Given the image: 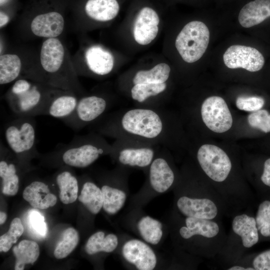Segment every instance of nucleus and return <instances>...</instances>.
I'll list each match as a JSON object with an SVG mask.
<instances>
[{
	"label": "nucleus",
	"instance_id": "obj_39",
	"mask_svg": "<svg viewBox=\"0 0 270 270\" xmlns=\"http://www.w3.org/2000/svg\"><path fill=\"white\" fill-rule=\"evenodd\" d=\"M251 264L254 270H270V249L252 255Z\"/></svg>",
	"mask_w": 270,
	"mask_h": 270
},
{
	"label": "nucleus",
	"instance_id": "obj_7",
	"mask_svg": "<svg viewBox=\"0 0 270 270\" xmlns=\"http://www.w3.org/2000/svg\"><path fill=\"white\" fill-rule=\"evenodd\" d=\"M36 122L32 116H18L5 126L4 136L8 148L22 160L38 154Z\"/></svg>",
	"mask_w": 270,
	"mask_h": 270
},
{
	"label": "nucleus",
	"instance_id": "obj_35",
	"mask_svg": "<svg viewBox=\"0 0 270 270\" xmlns=\"http://www.w3.org/2000/svg\"><path fill=\"white\" fill-rule=\"evenodd\" d=\"M24 228L20 219L16 218L12 221L8 230L0 237V252H7L22 235Z\"/></svg>",
	"mask_w": 270,
	"mask_h": 270
},
{
	"label": "nucleus",
	"instance_id": "obj_6",
	"mask_svg": "<svg viewBox=\"0 0 270 270\" xmlns=\"http://www.w3.org/2000/svg\"><path fill=\"white\" fill-rule=\"evenodd\" d=\"M56 94L44 91L40 86L25 79L16 80L6 100L11 110L18 116L44 115L46 109Z\"/></svg>",
	"mask_w": 270,
	"mask_h": 270
},
{
	"label": "nucleus",
	"instance_id": "obj_31",
	"mask_svg": "<svg viewBox=\"0 0 270 270\" xmlns=\"http://www.w3.org/2000/svg\"><path fill=\"white\" fill-rule=\"evenodd\" d=\"M101 190L103 195L102 208L104 210L110 214H114L118 212L126 200V195L124 192L107 184L102 186Z\"/></svg>",
	"mask_w": 270,
	"mask_h": 270
},
{
	"label": "nucleus",
	"instance_id": "obj_13",
	"mask_svg": "<svg viewBox=\"0 0 270 270\" xmlns=\"http://www.w3.org/2000/svg\"><path fill=\"white\" fill-rule=\"evenodd\" d=\"M225 65L230 68H242L249 72L260 70L264 64V58L256 48L242 45L230 46L223 55Z\"/></svg>",
	"mask_w": 270,
	"mask_h": 270
},
{
	"label": "nucleus",
	"instance_id": "obj_33",
	"mask_svg": "<svg viewBox=\"0 0 270 270\" xmlns=\"http://www.w3.org/2000/svg\"><path fill=\"white\" fill-rule=\"evenodd\" d=\"M79 241L78 232L72 228L65 230L62 238L57 244L54 254L57 259H62L68 256L76 248Z\"/></svg>",
	"mask_w": 270,
	"mask_h": 270
},
{
	"label": "nucleus",
	"instance_id": "obj_4",
	"mask_svg": "<svg viewBox=\"0 0 270 270\" xmlns=\"http://www.w3.org/2000/svg\"><path fill=\"white\" fill-rule=\"evenodd\" d=\"M111 148L112 144L104 136L92 130L75 136L69 143L56 147L48 156L66 166L83 168L92 164L100 156L109 154Z\"/></svg>",
	"mask_w": 270,
	"mask_h": 270
},
{
	"label": "nucleus",
	"instance_id": "obj_30",
	"mask_svg": "<svg viewBox=\"0 0 270 270\" xmlns=\"http://www.w3.org/2000/svg\"><path fill=\"white\" fill-rule=\"evenodd\" d=\"M138 229L144 241L152 244H157L162 234V225L158 220L150 216L142 218L138 223Z\"/></svg>",
	"mask_w": 270,
	"mask_h": 270
},
{
	"label": "nucleus",
	"instance_id": "obj_8",
	"mask_svg": "<svg viewBox=\"0 0 270 270\" xmlns=\"http://www.w3.org/2000/svg\"><path fill=\"white\" fill-rule=\"evenodd\" d=\"M110 155L122 166L148 168L162 146L135 140L120 138L111 144Z\"/></svg>",
	"mask_w": 270,
	"mask_h": 270
},
{
	"label": "nucleus",
	"instance_id": "obj_22",
	"mask_svg": "<svg viewBox=\"0 0 270 270\" xmlns=\"http://www.w3.org/2000/svg\"><path fill=\"white\" fill-rule=\"evenodd\" d=\"M78 100L74 94L56 93L50 101L44 115L65 120L73 114Z\"/></svg>",
	"mask_w": 270,
	"mask_h": 270
},
{
	"label": "nucleus",
	"instance_id": "obj_18",
	"mask_svg": "<svg viewBox=\"0 0 270 270\" xmlns=\"http://www.w3.org/2000/svg\"><path fill=\"white\" fill-rule=\"evenodd\" d=\"M64 50L59 40L48 38L42 44L40 64L46 72L55 74L60 70L64 60Z\"/></svg>",
	"mask_w": 270,
	"mask_h": 270
},
{
	"label": "nucleus",
	"instance_id": "obj_24",
	"mask_svg": "<svg viewBox=\"0 0 270 270\" xmlns=\"http://www.w3.org/2000/svg\"><path fill=\"white\" fill-rule=\"evenodd\" d=\"M0 177L2 179V192L6 196H15L18 190L20 177L18 168L14 162L6 158L0 162Z\"/></svg>",
	"mask_w": 270,
	"mask_h": 270
},
{
	"label": "nucleus",
	"instance_id": "obj_14",
	"mask_svg": "<svg viewBox=\"0 0 270 270\" xmlns=\"http://www.w3.org/2000/svg\"><path fill=\"white\" fill-rule=\"evenodd\" d=\"M122 254L127 262L139 270H152L157 264L154 250L148 244L139 240L127 241L122 248Z\"/></svg>",
	"mask_w": 270,
	"mask_h": 270
},
{
	"label": "nucleus",
	"instance_id": "obj_34",
	"mask_svg": "<svg viewBox=\"0 0 270 270\" xmlns=\"http://www.w3.org/2000/svg\"><path fill=\"white\" fill-rule=\"evenodd\" d=\"M254 218L260 238H270V200H264L258 204Z\"/></svg>",
	"mask_w": 270,
	"mask_h": 270
},
{
	"label": "nucleus",
	"instance_id": "obj_42",
	"mask_svg": "<svg viewBox=\"0 0 270 270\" xmlns=\"http://www.w3.org/2000/svg\"><path fill=\"white\" fill-rule=\"evenodd\" d=\"M9 20L8 16L2 12H0V28L6 25Z\"/></svg>",
	"mask_w": 270,
	"mask_h": 270
},
{
	"label": "nucleus",
	"instance_id": "obj_43",
	"mask_svg": "<svg viewBox=\"0 0 270 270\" xmlns=\"http://www.w3.org/2000/svg\"><path fill=\"white\" fill-rule=\"evenodd\" d=\"M6 218H7L6 214L3 212H0V225H2L5 222L6 220Z\"/></svg>",
	"mask_w": 270,
	"mask_h": 270
},
{
	"label": "nucleus",
	"instance_id": "obj_2",
	"mask_svg": "<svg viewBox=\"0 0 270 270\" xmlns=\"http://www.w3.org/2000/svg\"><path fill=\"white\" fill-rule=\"evenodd\" d=\"M176 192V206L184 216L216 220L228 216L225 202L206 178H183Z\"/></svg>",
	"mask_w": 270,
	"mask_h": 270
},
{
	"label": "nucleus",
	"instance_id": "obj_11",
	"mask_svg": "<svg viewBox=\"0 0 270 270\" xmlns=\"http://www.w3.org/2000/svg\"><path fill=\"white\" fill-rule=\"evenodd\" d=\"M200 114L205 125L215 132H226L232 126L230 112L225 100L220 96L206 98L202 104Z\"/></svg>",
	"mask_w": 270,
	"mask_h": 270
},
{
	"label": "nucleus",
	"instance_id": "obj_32",
	"mask_svg": "<svg viewBox=\"0 0 270 270\" xmlns=\"http://www.w3.org/2000/svg\"><path fill=\"white\" fill-rule=\"evenodd\" d=\"M22 68L20 58L16 54H6L0 57V84H4L16 80Z\"/></svg>",
	"mask_w": 270,
	"mask_h": 270
},
{
	"label": "nucleus",
	"instance_id": "obj_36",
	"mask_svg": "<svg viewBox=\"0 0 270 270\" xmlns=\"http://www.w3.org/2000/svg\"><path fill=\"white\" fill-rule=\"evenodd\" d=\"M249 124L262 132H270V114L266 110H260L252 112L248 116Z\"/></svg>",
	"mask_w": 270,
	"mask_h": 270
},
{
	"label": "nucleus",
	"instance_id": "obj_3",
	"mask_svg": "<svg viewBox=\"0 0 270 270\" xmlns=\"http://www.w3.org/2000/svg\"><path fill=\"white\" fill-rule=\"evenodd\" d=\"M180 216L176 232L180 246L200 258L217 256L227 236L222 220Z\"/></svg>",
	"mask_w": 270,
	"mask_h": 270
},
{
	"label": "nucleus",
	"instance_id": "obj_41",
	"mask_svg": "<svg viewBox=\"0 0 270 270\" xmlns=\"http://www.w3.org/2000/svg\"><path fill=\"white\" fill-rule=\"evenodd\" d=\"M260 180L266 186L270 188V158L266 159L263 166V170L260 176Z\"/></svg>",
	"mask_w": 270,
	"mask_h": 270
},
{
	"label": "nucleus",
	"instance_id": "obj_40",
	"mask_svg": "<svg viewBox=\"0 0 270 270\" xmlns=\"http://www.w3.org/2000/svg\"><path fill=\"white\" fill-rule=\"evenodd\" d=\"M252 254H245L236 262L224 268L227 270H254L251 264Z\"/></svg>",
	"mask_w": 270,
	"mask_h": 270
},
{
	"label": "nucleus",
	"instance_id": "obj_16",
	"mask_svg": "<svg viewBox=\"0 0 270 270\" xmlns=\"http://www.w3.org/2000/svg\"><path fill=\"white\" fill-rule=\"evenodd\" d=\"M160 22L157 13L153 9L145 7L137 15L134 26V36L140 44L146 45L156 36Z\"/></svg>",
	"mask_w": 270,
	"mask_h": 270
},
{
	"label": "nucleus",
	"instance_id": "obj_10",
	"mask_svg": "<svg viewBox=\"0 0 270 270\" xmlns=\"http://www.w3.org/2000/svg\"><path fill=\"white\" fill-rule=\"evenodd\" d=\"M112 106L110 100L102 95L84 96L79 98L73 114L62 121L72 130H78L100 120Z\"/></svg>",
	"mask_w": 270,
	"mask_h": 270
},
{
	"label": "nucleus",
	"instance_id": "obj_27",
	"mask_svg": "<svg viewBox=\"0 0 270 270\" xmlns=\"http://www.w3.org/2000/svg\"><path fill=\"white\" fill-rule=\"evenodd\" d=\"M170 68L166 63L156 64L148 70H140L134 74L131 82L133 85L143 83H162L168 80Z\"/></svg>",
	"mask_w": 270,
	"mask_h": 270
},
{
	"label": "nucleus",
	"instance_id": "obj_19",
	"mask_svg": "<svg viewBox=\"0 0 270 270\" xmlns=\"http://www.w3.org/2000/svg\"><path fill=\"white\" fill-rule=\"evenodd\" d=\"M22 196L32 208L42 210L54 206L57 202L56 196L50 192L48 186L38 180L26 186Z\"/></svg>",
	"mask_w": 270,
	"mask_h": 270
},
{
	"label": "nucleus",
	"instance_id": "obj_1",
	"mask_svg": "<svg viewBox=\"0 0 270 270\" xmlns=\"http://www.w3.org/2000/svg\"><path fill=\"white\" fill-rule=\"evenodd\" d=\"M92 128L104 137L135 140L168 149L175 140V122L164 107L120 108L106 114Z\"/></svg>",
	"mask_w": 270,
	"mask_h": 270
},
{
	"label": "nucleus",
	"instance_id": "obj_38",
	"mask_svg": "<svg viewBox=\"0 0 270 270\" xmlns=\"http://www.w3.org/2000/svg\"><path fill=\"white\" fill-rule=\"evenodd\" d=\"M29 220L33 229L40 236H45L47 226L44 216L39 212L32 210L30 212Z\"/></svg>",
	"mask_w": 270,
	"mask_h": 270
},
{
	"label": "nucleus",
	"instance_id": "obj_37",
	"mask_svg": "<svg viewBox=\"0 0 270 270\" xmlns=\"http://www.w3.org/2000/svg\"><path fill=\"white\" fill-rule=\"evenodd\" d=\"M264 104V98L258 96H240L236 100V107L240 110L254 112Z\"/></svg>",
	"mask_w": 270,
	"mask_h": 270
},
{
	"label": "nucleus",
	"instance_id": "obj_29",
	"mask_svg": "<svg viewBox=\"0 0 270 270\" xmlns=\"http://www.w3.org/2000/svg\"><path fill=\"white\" fill-rule=\"evenodd\" d=\"M118 244V238L116 235L110 234L105 236L103 232H98L88 239L85 246L86 252L94 254L100 252H110L114 251Z\"/></svg>",
	"mask_w": 270,
	"mask_h": 270
},
{
	"label": "nucleus",
	"instance_id": "obj_28",
	"mask_svg": "<svg viewBox=\"0 0 270 270\" xmlns=\"http://www.w3.org/2000/svg\"><path fill=\"white\" fill-rule=\"evenodd\" d=\"M78 200L92 214H98L103 206L102 190L90 181L86 182Z\"/></svg>",
	"mask_w": 270,
	"mask_h": 270
},
{
	"label": "nucleus",
	"instance_id": "obj_5",
	"mask_svg": "<svg viewBox=\"0 0 270 270\" xmlns=\"http://www.w3.org/2000/svg\"><path fill=\"white\" fill-rule=\"evenodd\" d=\"M249 208L232 216L230 232L217 256L225 267L238 260L260 239L254 216L250 212Z\"/></svg>",
	"mask_w": 270,
	"mask_h": 270
},
{
	"label": "nucleus",
	"instance_id": "obj_9",
	"mask_svg": "<svg viewBox=\"0 0 270 270\" xmlns=\"http://www.w3.org/2000/svg\"><path fill=\"white\" fill-rule=\"evenodd\" d=\"M210 37V31L205 24L200 21H192L187 24L178 35L176 47L184 61L194 62L206 52Z\"/></svg>",
	"mask_w": 270,
	"mask_h": 270
},
{
	"label": "nucleus",
	"instance_id": "obj_21",
	"mask_svg": "<svg viewBox=\"0 0 270 270\" xmlns=\"http://www.w3.org/2000/svg\"><path fill=\"white\" fill-rule=\"evenodd\" d=\"M86 64L94 74L103 76L110 74L114 68L112 54L100 46L89 48L85 54Z\"/></svg>",
	"mask_w": 270,
	"mask_h": 270
},
{
	"label": "nucleus",
	"instance_id": "obj_17",
	"mask_svg": "<svg viewBox=\"0 0 270 270\" xmlns=\"http://www.w3.org/2000/svg\"><path fill=\"white\" fill-rule=\"evenodd\" d=\"M64 23L62 16L58 12H52L36 16L31 23L30 28L37 36L53 38L62 32Z\"/></svg>",
	"mask_w": 270,
	"mask_h": 270
},
{
	"label": "nucleus",
	"instance_id": "obj_23",
	"mask_svg": "<svg viewBox=\"0 0 270 270\" xmlns=\"http://www.w3.org/2000/svg\"><path fill=\"white\" fill-rule=\"evenodd\" d=\"M119 10L116 0H88L85 6L87 15L101 22L112 20L118 14Z\"/></svg>",
	"mask_w": 270,
	"mask_h": 270
},
{
	"label": "nucleus",
	"instance_id": "obj_25",
	"mask_svg": "<svg viewBox=\"0 0 270 270\" xmlns=\"http://www.w3.org/2000/svg\"><path fill=\"white\" fill-rule=\"evenodd\" d=\"M60 188V198L64 204L74 202L78 198V181L76 177L68 170L58 172L56 178Z\"/></svg>",
	"mask_w": 270,
	"mask_h": 270
},
{
	"label": "nucleus",
	"instance_id": "obj_26",
	"mask_svg": "<svg viewBox=\"0 0 270 270\" xmlns=\"http://www.w3.org/2000/svg\"><path fill=\"white\" fill-rule=\"evenodd\" d=\"M16 260V270H23L26 264H33L40 255L38 244L34 241L24 240L12 249Z\"/></svg>",
	"mask_w": 270,
	"mask_h": 270
},
{
	"label": "nucleus",
	"instance_id": "obj_15",
	"mask_svg": "<svg viewBox=\"0 0 270 270\" xmlns=\"http://www.w3.org/2000/svg\"><path fill=\"white\" fill-rule=\"evenodd\" d=\"M167 88L166 82L138 84L131 86L130 96L136 106L161 108L164 107V98L160 96Z\"/></svg>",
	"mask_w": 270,
	"mask_h": 270
},
{
	"label": "nucleus",
	"instance_id": "obj_44",
	"mask_svg": "<svg viewBox=\"0 0 270 270\" xmlns=\"http://www.w3.org/2000/svg\"><path fill=\"white\" fill-rule=\"evenodd\" d=\"M7 0H0V6L3 5L6 2Z\"/></svg>",
	"mask_w": 270,
	"mask_h": 270
},
{
	"label": "nucleus",
	"instance_id": "obj_12",
	"mask_svg": "<svg viewBox=\"0 0 270 270\" xmlns=\"http://www.w3.org/2000/svg\"><path fill=\"white\" fill-rule=\"evenodd\" d=\"M166 148L162 147L148 167V182L152 188L163 193L176 182V174L168 158Z\"/></svg>",
	"mask_w": 270,
	"mask_h": 270
},
{
	"label": "nucleus",
	"instance_id": "obj_20",
	"mask_svg": "<svg viewBox=\"0 0 270 270\" xmlns=\"http://www.w3.org/2000/svg\"><path fill=\"white\" fill-rule=\"evenodd\" d=\"M270 17V0H254L244 6L238 20L246 28L258 25Z\"/></svg>",
	"mask_w": 270,
	"mask_h": 270
}]
</instances>
